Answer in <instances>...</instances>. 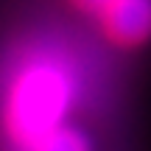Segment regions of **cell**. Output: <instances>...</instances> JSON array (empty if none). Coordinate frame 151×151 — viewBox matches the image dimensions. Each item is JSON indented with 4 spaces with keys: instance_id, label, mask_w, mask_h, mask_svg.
<instances>
[{
    "instance_id": "obj_1",
    "label": "cell",
    "mask_w": 151,
    "mask_h": 151,
    "mask_svg": "<svg viewBox=\"0 0 151 151\" xmlns=\"http://www.w3.org/2000/svg\"><path fill=\"white\" fill-rule=\"evenodd\" d=\"M76 98L78 70L70 56L53 48H31L17 56L0 98V118L9 140L20 148L62 126Z\"/></svg>"
},
{
    "instance_id": "obj_2",
    "label": "cell",
    "mask_w": 151,
    "mask_h": 151,
    "mask_svg": "<svg viewBox=\"0 0 151 151\" xmlns=\"http://www.w3.org/2000/svg\"><path fill=\"white\" fill-rule=\"evenodd\" d=\"M101 28L120 48L143 45L151 39V0H112L101 11Z\"/></svg>"
},
{
    "instance_id": "obj_3",
    "label": "cell",
    "mask_w": 151,
    "mask_h": 151,
    "mask_svg": "<svg viewBox=\"0 0 151 151\" xmlns=\"http://www.w3.org/2000/svg\"><path fill=\"white\" fill-rule=\"evenodd\" d=\"M17 151H92V143L81 129L62 123L56 129L45 132L42 137L31 140L28 146H20Z\"/></svg>"
},
{
    "instance_id": "obj_4",
    "label": "cell",
    "mask_w": 151,
    "mask_h": 151,
    "mask_svg": "<svg viewBox=\"0 0 151 151\" xmlns=\"http://www.w3.org/2000/svg\"><path fill=\"white\" fill-rule=\"evenodd\" d=\"M76 6H78L81 11H92V14H101L104 9H106L112 0H73Z\"/></svg>"
}]
</instances>
